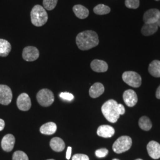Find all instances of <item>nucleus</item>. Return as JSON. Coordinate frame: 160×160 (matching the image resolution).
I'll return each mask as SVG.
<instances>
[{"label": "nucleus", "mask_w": 160, "mask_h": 160, "mask_svg": "<svg viewBox=\"0 0 160 160\" xmlns=\"http://www.w3.org/2000/svg\"><path fill=\"white\" fill-rule=\"evenodd\" d=\"M76 43L80 50H89L98 45V36L94 31H84L77 36Z\"/></svg>", "instance_id": "obj_1"}, {"label": "nucleus", "mask_w": 160, "mask_h": 160, "mask_svg": "<svg viewBox=\"0 0 160 160\" xmlns=\"http://www.w3.org/2000/svg\"><path fill=\"white\" fill-rule=\"evenodd\" d=\"M102 112L105 118L111 123H116L120 117L118 103L113 99L103 104Z\"/></svg>", "instance_id": "obj_2"}, {"label": "nucleus", "mask_w": 160, "mask_h": 160, "mask_svg": "<svg viewBox=\"0 0 160 160\" xmlns=\"http://www.w3.org/2000/svg\"><path fill=\"white\" fill-rule=\"evenodd\" d=\"M32 23L36 27H41L46 24L48 20V15L43 7L36 5L30 12Z\"/></svg>", "instance_id": "obj_3"}, {"label": "nucleus", "mask_w": 160, "mask_h": 160, "mask_svg": "<svg viewBox=\"0 0 160 160\" xmlns=\"http://www.w3.org/2000/svg\"><path fill=\"white\" fill-rule=\"evenodd\" d=\"M132 141L128 136H122L114 142L112 148L115 153L121 154L128 151L131 147Z\"/></svg>", "instance_id": "obj_4"}, {"label": "nucleus", "mask_w": 160, "mask_h": 160, "mask_svg": "<svg viewBox=\"0 0 160 160\" xmlns=\"http://www.w3.org/2000/svg\"><path fill=\"white\" fill-rule=\"evenodd\" d=\"M36 98L39 104L43 107L50 106L55 100L53 92L47 88L40 90L36 95Z\"/></svg>", "instance_id": "obj_5"}, {"label": "nucleus", "mask_w": 160, "mask_h": 160, "mask_svg": "<svg viewBox=\"0 0 160 160\" xmlns=\"http://www.w3.org/2000/svg\"><path fill=\"white\" fill-rule=\"evenodd\" d=\"M123 81L129 86L134 88L139 87L142 83L140 75L134 71H126L122 75Z\"/></svg>", "instance_id": "obj_6"}, {"label": "nucleus", "mask_w": 160, "mask_h": 160, "mask_svg": "<svg viewBox=\"0 0 160 160\" xmlns=\"http://www.w3.org/2000/svg\"><path fill=\"white\" fill-rule=\"evenodd\" d=\"M12 89L6 85H0V104L7 106L12 102Z\"/></svg>", "instance_id": "obj_7"}, {"label": "nucleus", "mask_w": 160, "mask_h": 160, "mask_svg": "<svg viewBox=\"0 0 160 160\" xmlns=\"http://www.w3.org/2000/svg\"><path fill=\"white\" fill-rule=\"evenodd\" d=\"M23 59L28 62H32L39 57V51L34 46H27L24 48L22 53Z\"/></svg>", "instance_id": "obj_8"}, {"label": "nucleus", "mask_w": 160, "mask_h": 160, "mask_svg": "<svg viewBox=\"0 0 160 160\" xmlns=\"http://www.w3.org/2000/svg\"><path fill=\"white\" fill-rule=\"evenodd\" d=\"M160 16V11L156 8L147 10L143 14V20L145 24H154L157 23Z\"/></svg>", "instance_id": "obj_9"}, {"label": "nucleus", "mask_w": 160, "mask_h": 160, "mask_svg": "<svg viewBox=\"0 0 160 160\" xmlns=\"http://www.w3.org/2000/svg\"><path fill=\"white\" fill-rule=\"evenodd\" d=\"M17 106L22 111H28L31 108L32 103L29 95L26 93H22L17 99Z\"/></svg>", "instance_id": "obj_10"}, {"label": "nucleus", "mask_w": 160, "mask_h": 160, "mask_svg": "<svg viewBox=\"0 0 160 160\" xmlns=\"http://www.w3.org/2000/svg\"><path fill=\"white\" fill-rule=\"evenodd\" d=\"M123 98L124 102L128 107H133L138 102L137 93L132 90H127L123 92Z\"/></svg>", "instance_id": "obj_11"}, {"label": "nucleus", "mask_w": 160, "mask_h": 160, "mask_svg": "<svg viewBox=\"0 0 160 160\" xmlns=\"http://www.w3.org/2000/svg\"><path fill=\"white\" fill-rule=\"evenodd\" d=\"M16 139L12 134L5 135L1 141V147L6 152H10L14 148Z\"/></svg>", "instance_id": "obj_12"}, {"label": "nucleus", "mask_w": 160, "mask_h": 160, "mask_svg": "<svg viewBox=\"0 0 160 160\" xmlns=\"http://www.w3.org/2000/svg\"><path fill=\"white\" fill-rule=\"evenodd\" d=\"M147 151L151 158L157 160L160 158V144L154 141H150L147 145Z\"/></svg>", "instance_id": "obj_13"}, {"label": "nucleus", "mask_w": 160, "mask_h": 160, "mask_svg": "<svg viewBox=\"0 0 160 160\" xmlns=\"http://www.w3.org/2000/svg\"><path fill=\"white\" fill-rule=\"evenodd\" d=\"M115 131L112 126L103 125L99 126L97 129V135L100 137L108 138L114 135Z\"/></svg>", "instance_id": "obj_14"}, {"label": "nucleus", "mask_w": 160, "mask_h": 160, "mask_svg": "<svg viewBox=\"0 0 160 160\" xmlns=\"http://www.w3.org/2000/svg\"><path fill=\"white\" fill-rule=\"evenodd\" d=\"M91 68L96 72H104L108 69V65L105 61L99 59H94L90 64Z\"/></svg>", "instance_id": "obj_15"}, {"label": "nucleus", "mask_w": 160, "mask_h": 160, "mask_svg": "<svg viewBox=\"0 0 160 160\" xmlns=\"http://www.w3.org/2000/svg\"><path fill=\"white\" fill-rule=\"evenodd\" d=\"M104 92V87L100 82H96L90 87L89 94L90 97L95 98L100 97Z\"/></svg>", "instance_id": "obj_16"}, {"label": "nucleus", "mask_w": 160, "mask_h": 160, "mask_svg": "<svg viewBox=\"0 0 160 160\" xmlns=\"http://www.w3.org/2000/svg\"><path fill=\"white\" fill-rule=\"evenodd\" d=\"M57 129V125L54 122H48L40 128V132L43 135H51L55 133Z\"/></svg>", "instance_id": "obj_17"}, {"label": "nucleus", "mask_w": 160, "mask_h": 160, "mask_svg": "<svg viewBox=\"0 0 160 160\" xmlns=\"http://www.w3.org/2000/svg\"><path fill=\"white\" fill-rule=\"evenodd\" d=\"M51 148L55 152H61L65 148V144L63 140L60 138H53L50 141Z\"/></svg>", "instance_id": "obj_18"}, {"label": "nucleus", "mask_w": 160, "mask_h": 160, "mask_svg": "<svg viewBox=\"0 0 160 160\" xmlns=\"http://www.w3.org/2000/svg\"><path fill=\"white\" fill-rule=\"evenodd\" d=\"M72 10L75 16L80 19H85L89 16V10L82 5H75L73 7Z\"/></svg>", "instance_id": "obj_19"}, {"label": "nucleus", "mask_w": 160, "mask_h": 160, "mask_svg": "<svg viewBox=\"0 0 160 160\" xmlns=\"http://www.w3.org/2000/svg\"><path fill=\"white\" fill-rule=\"evenodd\" d=\"M12 51V45L7 40L0 39V57H6Z\"/></svg>", "instance_id": "obj_20"}, {"label": "nucleus", "mask_w": 160, "mask_h": 160, "mask_svg": "<svg viewBox=\"0 0 160 160\" xmlns=\"http://www.w3.org/2000/svg\"><path fill=\"white\" fill-rule=\"evenodd\" d=\"M158 26L157 23L154 24H145L141 29L142 34L148 36L154 34L158 30Z\"/></svg>", "instance_id": "obj_21"}, {"label": "nucleus", "mask_w": 160, "mask_h": 160, "mask_svg": "<svg viewBox=\"0 0 160 160\" xmlns=\"http://www.w3.org/2000/svg\"><path fill=\"white\" fill-rule=\"evenodd\" d=\"M149 74L154 77H160V61L154 60L149 65Z\"/></svg>", "instance_id": "obj_22"}, {"label": "nucleus", "mask_w": 160, "mask_h": 160, "mask_svg": "<svg viewBox=\"0 0 160 160\" xmlns=\"http://www.w3.org/2000/svg\"><path fill=\"white\" fill-rule=\"evenodd\" d=\"M139 128L145 131H148L152 128V123L148 117L142 116L139 120Z\"/></svg>", "instance_id": "obj_23"}, {"label": "nucleus", "mask_w": 160, "mask_h": 160, "mask_svg": "<svg viewBox=\"0 0 160 160\" xmlns=\"http://www.w3.org/2000/svg\"><path fill=\"white\" fill-rule=\"evenodd\" d=\"M94 12L97 15H106L110 12V8L104 4H98L93 9Z\"/></svg>", "instance_id": "obj_24"}, {"label": "nucleus", "mask_w": 160, "mask_h": 160, "mask_svg": "<svg viewBox=\"0 0 160 160\" xmlns=\"http://www.w3.org/2000/svg\"><path fill=\"white\" fill-rule=\"evenodd\" d=\"M58 0H43V5L45 9L47 10H52L57 4Z\"/></svg>", "instance_id": "obj_25"}, {"label": "nucleus", "mask_w": 160, "mask_h": 160, "mask_svg": "<svg viewBox=\"0 0 160 160\" xmlns=\"http://www.w3.org/2000/svg\"><path fill=\"white\" fill-rule=\"evenodd\" d=\"M12 160H29L28 156L22 151H17L14 152Z\"/></svg>", "instance_id": "obj_26"}, {"label": "nucleus", "mask_w": 160, "mask_h": 160, "mask_svg": "<svg viewBox=\"0 0 160 160\" xmlns=\"http://www.w3.org/2000/svg\"><path fill=\"white\" fill-rule=\"evenodd\" d=\"M125 6L131 9H137L139 6V0H125Z\"/></svg>", "instance_id": "obj_27"}, {"label": "nucleus", "mask_w": 160, "mask_h": 160, "mask_svg": "<svg viewBox=\"0 0 160 160\" xmlns=\"http://www.w3.org/2000/svg\"><path fill=\"white\" fill-rule=\"evenodd\" d=\"M59 97H61L62 99L67 101H72L74 98V96L71 93L68 92H61L59 94Z\"/></svg>", "instance_id": "obj_28"}, {"label": "nucleus", "mask_w": 160, "mask_h": 160, "mask_svg": "<svg viewBox=\"0 0 160 160\" xmlns=\"http://www.w3.org/2000/svg\"><path fill=\"white\" fill-rule=\"evenodd\" d=\"M109 153V151L106 148L99 149L95 152L96 157L98 158H103L105 157Z\"/></svg>", "instance_id": "obj_29"}, {"label": "nucleus", "mask_w": 160, "mask_h": 160, "mask_svg": "<svg viewBox=\"0 0 160 160\" xmlns=\"http://www.w3.org/2000/svg\"><path fill=\"white\" fill-rule=\"evenodd\" d=\"M72 160H90V159L87 155L77 154L72 157Z\"/></svg>", "instance_id": "obj_30"}, {"label": "nucleus", "mask_w": 160, "mask_h": 160, "mask_svg": "<svg viewBox=\"0 0 160 160\" xmlns=\"http://www.w3.org/2000/svg\"><path fill=\"white\" fill-rule=\"evenodd\" d=\"M118 109L120 115H123L125 113V107L122 104H118Z\"/></svg>", "instance_id": "obj_31"}, {"label": "nucleus", "mask_w": 160, "mask_h": 160, "mask_svg": "<svg viewBox=\"0 0 160 160\" xmlns=\"http://www.w3.org/2000/svg\"><path fill=\"white\" fill-rule=\"evenodd\" d=\"M71 152H72V148L71 147H68L67 151V154H66V158L67 160H69L71 158Z\"/></svg>", "instance_id": "obj_32"}, {"label": "nucleus", "mask_w": 160, "mask_h": 160, "mask_svg": "<svg viewBox=\"0 0 160 160\" xmlns=\"http://www.w3.org/2000/svg\"><path fill=\"white\" fill-rule=\"evenodd\" d=\"M5 127V122L2 119H0V131H2Z\"/></svg>", "instance_id": "obj_33"}, {"label": "nucleus", "mask_w": 160, "mask_h": 160, "mask_svg": "<svg viewBox=\"0 0 160 160\" xmlns=\"http://www.w3.org/2000/svg\"><path fill=\"white\" fill-rule=\"evenodd\" d=\"M155 96L158 99H160V86L157 89L156 93H155Z\"/></svg>", "instance_id": "obj_34"}, {"label": "nucleus", "mask_w": 160, "mask_h": 160, "mask_svg": "<svg viewBox=\"0 0 160 160\" xmlns=\"http://www.w3.org/2000/svg\"><path fill=\"white\" fill-rule=\"evenodd\" d=\"M157 26H158V27H160V16L159 19H158V22H157Z\"/></svg>", "instance_id": "obj_35"}, {"label": "nucleus", "mask_w": 160, "mask_h": 160, "mask_svg": "<svg viewBox=\"0 0 160 160\" xmlns=\"http://www.w3.org/2000/svg\"><path fill=\"white\" fill-rule=\"evenodd\" d=\"M142 160V159H139H139H137V160Z\"/></svg>", "instance_id": "obj_36"}, {"label": "nucleus", "mask_w": 160, "mask_h": 160, "mask_svg": "<svg viewBox=\"0 0 160 160\" xmlns=\"http://www.w3.org/2000/svg\"><path fill=\"white\" fill-rule=\"evenodd\" d=\"M113 160H118V159H116V158H115V159H113Z\"/></svg>", "instance_id": "obj_37"}, {"label": "nucleus", "mask_w": 160, "mask_h": 160, "mask_svg": "<svg viewBox=\"0 0 160 160\" xmlns=\"http://www.w3.org/2000/svg\"><path fill=\"white\" fill-rule=\"evenodd\" d=\"M53 160V159H49V160Z\"/></svg>", "instance_id": "obj_38"}, {"label": "nucleus", "mask_w": 160, "mask_h": 160, "mask_svg": "<svg viewBox=\"0 0 160 160\" xmlns=\"http://www.w3.org/2000/svg\"><path fill=\"white\" fill-rule=\"evenodd\" d=\"M155 1H160V0H155Z\"/></svg>", "instance_id": "obj_39"}]
</instances>
